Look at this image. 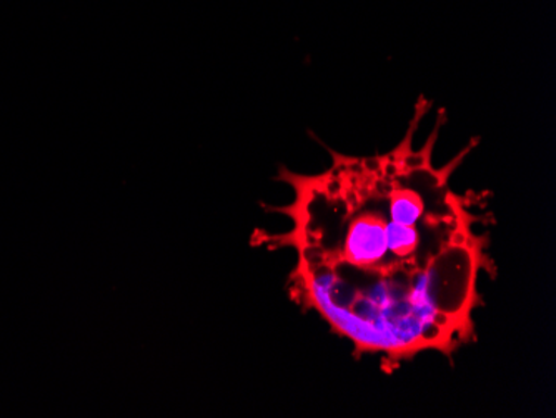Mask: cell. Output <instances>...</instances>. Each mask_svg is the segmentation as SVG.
Instances as JSON below:
<instances>
[{
  "mask_svg": "<svg viewBox=\"0 0 556 418\" xmlns=\"http://www.w3.org/2000/svg\"><path fill=\"white\" fill-rule=\"evenodd\" d=\"M430 107L418 99L407 132L387 154L353 157L325 145L332 164L320 174L280 165L275 180L292 187L293 201L267 211L287 215L292 229L255 239L293 249L290 299L317 312L355 354L380 355L386 368L421 352L452 358L468 345L480 277L496 273L489 232L477 230L482 217L450 183L478 139L439 167L443 109L427 142L414 143Z\"/></svg>",
  "mask_w": 556,
  "mask_h": 418,
  "instance_id": "cell-1",
  "label": "cell"
}]
</instances>
